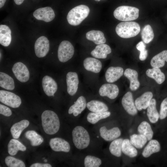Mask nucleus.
Listing matches in <instances>:
<instances>
[{
  "label": "nucleus",
  "mask_w": 167,
  "mask_h": 167,
  "mask_svg": "<svg viewBox=\"0 0 167 167\" xmlns=\"http://www.w3.org/2000/svg\"><path fill=\"white\" fill-rule=\"evenodd\" d=\"M101 163V160L99 158L91 155L86 156L84 161L85 167H99Z\"/></svg>",
  "instance_id": "40"
},
{
  "label": "nucleus",
  "mask_w": 167,
  "mask_h": 167,
  "mask_svg": "<svg viewBox=\"0 0 167 167\" xmlns=\"http://www.w3.org/2000/svg\"><path fill=\"white\" fill-rule=\"evenodd\" d=\"M138 131L139 134L144 135L148 141L152 138L153 131L150 124L146 121H143L140 123L138 126Z\"/></svg>",
  "instance_id": "35"
},
{
  "label": "nucleus",
  "mask_w": 167,
  "mask_h": 167,
  "mask_svg": "<svg viewBox=\"0 0 167 167\" xmlns=\"http://www.w3.org/2000/svg\"><path fill=\"white\" fill-rule=\"evenodd\" d=\"M167 62V50H163L151 59L150 65L152 68H161Z\"/></svg>",
  "instance_id": "24"
},
{
  "label": "nucleus",
  "mask_w": 167,
  "mask_h": 167,
  "mask_svg": "<svg viewBox=\"0 0 167 167\" xmlns=\"http://www.w3.org/2000/svg\"><path fill=\"white\" fill-rule=\"evenodd\" d=\"M89 12V7L85 5L76 6L68 13L66 17L67 21L72 25H78L88 16Z\"/></svg>",
  "instance_id": "5"
},
{
  "label": "nucleus",
  "mask_w": 167,
  "mask_h": 167,
  "mask_svg": "<svg viewBox=\"0 0 167 167\" xmlns=\"http://www.w3.org/2000/svg\"><path fill=\"white\" fill-rule=\"evenodd\" d=\"M73 141L75 147L82 150L89 145L90 139L87 131L81 126H75L72 131Z\"/></svg>",
  "instance_id": "4"
},
{
  "label": "nucleus",
  "mask_w": 167,
  "mask_h": 167,
  "mask_svg": "<svg viewBox=\"0 0 167 167\" xmlns=\"http://www.w3.org/2000/svg\"><path fill=\"white\" fill-rule=\"evenodd\" d=\"M148 55V50L145 49L140 51L139 58L140 60L142 61L145 60L147 58Z\"/></svg>",
  "instance_id": "44"
},
{
  "label": "nucleus",
  "mask_w": 167,
  "mask_h": 167,
  "mask_svg": "<svg viewBox=\"0 0 167 167\" xmlns=\"http://www.w3.org/2000/svg\"><path fill=\"white\" fill-rule=\"evenodd\" d=\"M86 108L90 111L93 112L108 111L107 105L103 101L97 99H92L87 103Z\"/></svg>",
  "instance_id": "23"
},
{
  "label": "nucleus",
  "mask_w": 167,
  "mask_h": 167,
  "mask_svg": "<svg viewBox=\"0 0 167 167\" xmlns=\"http://www.w3.org/2000/svg\"><path fill=\"white\" fill-rule=\"evenodd\" d=\"M42 125L46 134L52 135L57 133L60 126V121L57 114L49 110L44 111L41 115Z\"/></svg>",
  "instance_id": "2"
},
{
  "label": "nucleus",
  "mask_w": 167,
  "mask_h": 167,
  "mask_svg": "<svg viewBox=\"0 0 167 167\" xmlns=\"http://www.w3.org/2000/svg\"><path fill=\"white\" fill-rule=\"evenodd\" d=\"M0 101L2 103L13 108L19 107L21 103L20 97L12 92L0 91Z\"/></svg>",
  "instance_id": "10"
},
{
  "label": "nucleus",
  "mask_w": 167,
  "mask_h": 167,
  "mask_svg": "<svg viewBox=\"0 0 167 167\" xmlns=\"http://www.w3.org/2000/svg\"><path fill=\"white\" fill-rule=\"evenodd\" d=\"M0 86L7 90H12L15 88L14 82L13 78L8 75L0 72Z\"/></svg>",
  "instance_id": "34"
},
{
  "label": "nucleus",
  "mask_w": 167,
  "mask_h": 167,
  "mask_svg": "<svg viewBox=\"0 0 167 167\" xmlns=\"http://www.w3.org/2000/svg\"><path fill=\"white\" fill-rule=\"evenodd\" d=\"M25 135L26 138L30 140L31 145L32 146H39L44 141L42 137L34 131H27L25 132Z\"/></svg>",
  "instance_id": "37"
},
{
  "label": "nucleus",
  "mask_w": 167,
  "mask_h": 167,
  "mask_svg": "<svg viewBox=\"0 0 167 167\" xmlns=\"http://www.w3.org/2000/svg\"><path fill=\"white\" fill-rule=\"evenodd\" d=\"M12 70L16 79L20 82L24 83L29 80L30 76L29 71L23 63L19 62L15 63Z\"/></svg>",
  "instance_id": "13"
},
{
  "label": "nucleus",
  "mask_w": 167,
  "mask_h": 167,
  "mask_svg": "<svg viewBox=\"0 0 167 167\" xmlns=\"http://www.w3.org/2000/svg\"><path fill=\"white\" fill-rule=\"evenodd\" d=\"M159 118L163 119L167 117V97L162 101L160 110Z\"/></svg>",
  "instance_id": "42"
},
{
  "label": "nucleus",
  "mask_w": 167,
  "mask_h": 167,
  "mask_svg": "<svg viewBox=\"0 0 167 167\" xmlns=\"http://www.w3.org/2000/svg\"><path fill=\"white\" fill-rule=\"evenodd\" d=\"M74 52V48L70 42L62 41L58 49V57L59 61L62 63L68 61L73 57Z\"/></svg>",
  "instance_id": "9"
},
{
  "label": "nucleus",
  "mask_w": 167,
  "mask_h": 167,
  "mask_svg": "<svg viewBox=\"0 0 167 167\" xmlns=\"http://www.w3.org/2000/svg\"><path fill=\"white\" fill-rule=\"evenodd\" d=\"M102 67V63L98 59L88 57L84 59L81 68L85 74L87 82L89 84L95 87L99 83L98 77Z\"/></svg>",
  "instance_id": "1"
},
{
  "label": "nucleus",
  "mask_w": 167,
  "mask_h": 167,
  "mask_svg": "<svg viewBox=\"0 0 167 167\" xmlns=\"http://www.w3.org/2000/svg\"><path fill=\"white\" fill-rule=\"evenodd\" d=\"M5 162L9 167H25V165L21 160L12 156H8L5 159Z\"/></svg>",
  "instance_id": "41"
},
{
  "label": "nucleus",
  "mask_w": 167,
  "mask_h": 167,
  "mask_svg": "<svg viewBox=\"0 0 167 167\" xmlns=\"http://www.w3.org/2000/svg\"><path fill=\"white\" fill-rule=\"evenodd\" d=\"M81 92L80 95L78 96L73 104L70 106L68 110L69 114H72L75 117L80 114L86 108V98L83 94H81Z\"/></svg>",
  "instance_id": "12"
},
{
  "label": "nucleus",
  "mask_w": 167,
  "mask_h": 167,
  "mask_svg": "<svg viewBox=\"0 0 167 167\" xmlns=\"http://www.w3.org/2000/svg\"><path fill=\"white\" fill-rule=\"evenodd\" d=\"M11 40V31L7 25H0V43L5 47L8 46Z\"/></svg>",
  "instance_id": "28"
},
{
  "label": "nucleus",
  "mask_w": 167,
  "mask_h": 167,
  "mask_svg": "<svg viewBox=\"0 0 167 167\" xmlns=\"http://www.w3.org/2000/svg\"><path fill=\"white\" fill-rule=\"evenodd\" d=\"M122 138L116 139L110 143L109 149L110 153L113 155L120 157L122 155V145L123 141Z\"/></svg>",
  "instance_id": "36"
},
{
  "label": "nucleus",
  "mask_w": 167,
  "mask_h": 167,
  "mask_svg": "<svg viewBox=\"0 0 167 167\" xmlns=\"http://www.w3.org/2000/svg\"><path fill=\"white\" fill-rule=\"evenodd\" d=\"M99 132L101 137L107 141H113L121 135V131L117 127L108 130L105 126H103L100 129Z\"/></svg>",
  "instance_id": "19"
},
{
  "label": "nucleus",
  "mask_w": 167,
  "mask_h": 167,
  "mask_svg": "<svg viewBox=\"0 0 167 167\" xmlns=\"http://www.w3.org/2000/svg\"><path fill=\"white\" fill-rule=\"evenodd\" d=\"M130 140L132 145L136 148H142L147 143L148 140L143 135L134 134L130 137Z\"/></svg>",
  "instance_id": "38"
},
{
  "label": "nucleus",
  "mask_w": 167,
  "mask_h": 167,
  "mask_svg": "<svg viewBox=\"0 0 167 167\" xmlns=\"http://www.w3.org/2000/svg\"><path fill=\"white\" fill-rule=\"evenodd\" d=\"M49 144L51 148L55 152H69L71 149L69 143L65 139L56 137L50 140Z\"/></svg>",
  "instance_id": "18"
},
{
  "label": "nucleus",
  "mask_w": 167,
  "mask_h": 167,
  "mask_svg": "<svg viewBox=\"0 0 167 167\" xmlns=\"http://www.w3.org/2000/svg\"><path fill=\"white\" fill-rule=\"evenodd\" d=\"M141 36L143 41L145 44L151 42L154 37V34L152 29L149 24L145 25L143 28Z\"/></svg>",
  "instance_id": "39"
},
{
  "label": "nucleus",
  "mask_w": 167,
  "mask_h": 167,
  "mask_svg": "<svg viewBox=\"0 0 167 167\" xmlns=\"http://www.w3.org/2000/svg\"><path fill=\"white\" fill-rule=\"evenodd\" d=\"M44 161L45 162H46L47 161V160H46L45 159V160H44Z\"/></svg>",
  "instance_id": "50"
},
{
  "label": "nucleus",
  "mask_w": 167,
  "mask_h": 167,
  "mask_svg": "<svg viewBox=\"0 0 167 167\" xmlns=\"http://www.w3.org/2000/svg\"><path fill=\"white\" fill-rule=\"evenodd\" d=\"M95 87V92L99 96L111 100L116 98L119 93L118 86L113 83H98Z\"/></svg>",
  "instance_id": "8"
},
{
  "label": "nucleus",
  "mask_w": 167,
  "mask_h": 167,
  "mask_svg": "<svg viewBox=\"0 0 167 167\" xmlns=\"http://www.w3.org/2000/svg\"><path fill=\"white\" fill-rule=\"evenodd\" d=\"M0 113L5 116L9 117L12 114V112L8 107L0 104Z\"/></svg>",
  "instance_id": "43"
},
{
  "label": "nucleus",
  "mask_w": 167,
  "mask_h": 167,
  "mask_svg": "<svg viewBox=\"0 0 167 167\" xmlns=\"http://www.w3.org/2000/svg\"><path fill=\"white\" fill-rule=\"evenodd\" d=\"M110 115L111 113L109 111L99 112H91L88 114L87 119L90 123L95 124L100 120L108 117Z\"/></svg>",
  "instance_id": "33"
},
{
  "label": "nucleus",
  "mask_w": 167,
  "mask_h": 167,
  "mask_svg": "<svg viewBox=\"0 0 167 167\" xmlns=\"http://www.w3.org/2000/svg\"><path fill=\"white\" fill-rule=\"evenodd\" d=\"M26 148L20 142L15 139H11L8 145V152L11 156H14L19 151H24Z\"/></svg>",
  "instance_id": "31"
},
{
  "label": "nucleus",
  "mask_w": 167,
  "mask_h": 167,
  "mask_svg": "<svg viewBox=\"0 0 167 167\" xmlns=\"http://www.w3.org/2000/svg\"><path fill=\"white\" fill-rule=\"evenodd\" d=\"M146 45L143 41L139 42L136 45V49L140 51L146 49Z\"/></svg>",
  "instance_id": "46"
},
{
  "label": "nucleus",
  "mask_w": 167,
  "mask_h": 167,
  "mask_svg": "<svg viewBox=\"0 0 167 167\" xmlns=\"http://www.w3.org/2000/svg\"><path fill=\"white\" fill-rule=\"evenodd\" d=\"M49 49V41L47 37L42 36L36 40L34 45V50L38 57H45L48 53Z\"/></svg>",
  "instance_id": "11"
},
{
  "label": "nucleus",
  "mask_w": 167,
  "mask_h": 167,
  "mask_svg": "<svg viewBox=\"0 0 167 167\" xmlns=\"http://www.w3.org/2000/svg\"><path fill=\"white\" fill-rule=\"evenodd\" d=\"M153 96V95L152 92L148 91L144 92L139 97L137 98L135 101L137 109L141 111L143 109H147Z\"/></svg>",
  "instance_id": "22"
},
{
  "label": "nucleus",
  "mask_w": 167,
  "mask_h": 167,
  "mask_svg": "<svg viewBox=\"0 0 167 167\" xmlns=\"http://www.w3.org/2000/svg\"><path fill=\"white\" fill-rule=\"evenodd\" d=\"M42 83L45 94L48 96H54L58 89L56 81L51 77L46 75L43 78Z\"/></svg>",
  "instance_id": "17"
},
{
  "label": "nucleus",
  "mask_w": 167,
  "mask_h": 167,
  "mask_svg": "<svg viewBox=\"0 0 167 167\" xmlns=\"http://www.w3.org/2000/svg\"><path fill=\"white\" fill-rule=\"evenodd\" d=\"M147 115L151 122H156L159 118V114L156 108V101L152 99L148 106L147 108Z\"/></svg>",
  "instance_id": "30"
},
{
  "label": "nucleus",
  "mask_w": 167,
  "mask_h": 167,
  "mask_svg": "<svg viewBox=\"0 0 167 167\" xmlns=\"http://www.w3.org/2000/svg\"><path fill=\"white\" fill-rule=\"evenodd\" d=\"M33 15L36 19L47 22L52 21L55 17V13L53 9L48 6L36 9L34 12Z\"/></svg>",
  "instance_id": "16"
},
{
  "label": "nucleus",
  "mask_w": 167,
  "mask_h": 167,
  "mask_svg": "<svg viewBox=\"0 0 167 167\" xmlns=\"http://www.w3.org/2000/svg\"><path fill=\"white\" fill-rule=\"evenodd\" d=\"M66 80L67 92L70 96H76L82 89L77 70L68 72L66 75Z\"/></svg>",
  "instance_id": "7"
},
{
  "label": "nucleus",
  "mask_w": 167,
  "mask_h": 167,
  "mask_svg": "<svg viewBox=\"0 0 167 167\" xmlns=\"http://www.w3.org/2000/svg\"><path fill=\"white\" fill-rule=\"evenodd\" d=\"M15 3L17 5L21 4L24 0H14Z\"/></svg>",
  "instance_id": "47"
},
{
  "label": "nucleus",
  "mask_w": 167,
  "mask_h": 167,
  "mask_svg": "<svg viewBox=\"0 0 167 167\" xmlns=\"http://www.w3.org/2000/svg\"><path fill=\"white\" fill-rule=\"evenodd\" d=\"M86 36L88 40L93 41L97 45L105 44L106 41L104 34L100 31H90L86 33Z\"/></svg>",
  "instance_id": "27"
},
{
  "label": "nucleus",
  "mask_w": 167,
  "mask_h": 167,
  "mask_svg": "<svg viewBox=\"0 0 167 167\" xmlns=\"http://www.w3.org/2000/svg\"><path fill=\"white\" fill-rule=\"evenodd\" d=\"M94 0L96 1L99 2V1H100L101 0Z\"/></svg>",
  "instance_id": "49"
},
{
  "label": "nucleus",
  "mask_w": 167,
  "mask_h": 167,
  "mask_svg": "<svg viewBox=\"0 0 167 167\" xmlns=\"http://www.w3.org/2000/svg\"><path fill=\"white\" fill-rule=\"evenodd\" d=\"M29 121L23 120L14 124L11 128V132L13 138L18 139L22 131L29 125Z\"/></svg>",
  "instance_id": "29"
},
{
  "label": "nucleus",
  "mask_w": 167,
  "mask_h": 167,
  "mask_svg": "<svg viewBox=\"0 0 167 167\" xmlns=\"http://www.w3.org/2000/svg\"><path fill=\"white\" fill-rule=\"evenodd\" d=\"M6 0H0V8H1L2 7L6 2Z\"/></svg>",
  "instance_id": "48"
},
{
  "label": "nucleus",
  "mask_w": 167,
  "mask_h": 167,
  "mask_svg": "<svg viewBox=\"0 0 167 167\" xmlns=\"http://www.w3.org/2000/svg\"><path fill=\"white\" fill-rule=\"evenodd\" d=\"M140 27L137 23L125 21L120 23L116 26L115 31L120 37L128 38L134 37L140 32Z\"/></svg>",
  "instance_id": "3"
},
{
  "label": "nucleus",
  "mask_w": 167,
  "mask_h": 167,
  "mask_svg": "<svg viewBox=\"0 0 167 167\" xmlns=\"http://www.w3.org/2000/svg\"><path fill=\"white\" fill-rule=\"evenodd\" d=\"M161 146L159 142L156 140L151 139L144 149L142 155L145 158L149 157L153 153L159 152Z\"/></svg>",
  "instance_id": "26"
},
{
  "label": "nucleus",
  "mask_w": 167,
  "mask_h": 167,
  "mask_svg": "<svg viewBox=\"0 0 167 167\" xmlns=\"http://www.w3.org/2000/svg\"><path fill=\"white\" fill-rule=\"evenodd\" d=\"M30 167H51V165L47 163H35L32 164Z\"/></svg>",
  "instance_id": "45"
},
{
  "label": "nucleus",
  "mask_w": 167,
  "mask_h": 167,
  "mask_svg": "<svg viewBox=\"0 0 167 167\" xmlns=\"http://www.w3.org/2000/svg\"><path fill=\"white\" fill-rule=\"evenodd\" d=\"M146 74L148 77L154 79L159 84H162L166 79L165 74L160 68L149 69L146 71Z\"/></svg>",
  "instance_id": "25"
},
{
  "label": "nucleus",
  "mask_w": 167,
  "mask_h": 167,
  "mask_svg": "<svg viewBox=\"0 0 167 167\" xmlns=\"http://www.w3.org/2000/svg\"><path fill=\"white\" fill-rule=\"evenodd\" d=\"M139 11V9L135 7L122 6L115 9L113 12V15L116 19L120 21H131L138 18Z\"/></svg>",
  "instance_id": "6"
},
{
  "label": "nucleus",
  "mask_w": 167,
  "mask_h": 167,
  "mask_svg": "<svg viewBox=\"0 0 167 167\" xmlns=\"http://www.w3.org/2000/svg\"><path fill=\"white\" fill-rule=\"evenodd\" d=\"M122 150L124 154L130 157H135L138 154L137 150L131 143L130 140L128 139H123Z\"/></svg>",
  "instance_id": "32"
},
{
  "label": "nucleus",
  "mask_w": 167,
  "mask_h": 167,
  "mask_svg": "<svg viewBox=\"0 0 167 167\" xmlns=\"http://www.w3.org/2000/svg\"><path fill=\"white\" fill-rule=\"evenodd\" d=\"M121 104L124 110L129 114L134 116L137 114L138 110L131 92H127L123 96L121 100Z\"/></svg>",
  "instance_id": "15"
},
{
  "label": "nucleus",
  "mask_w": 167,
  "mask_h": 167,
  "mask_svg": "<svg viewBox=\"0 0 167 167\" xmlns=\"http://www.w3.org/2000/svg\"><path fill=\"white\" fill-rule=\"evenodd\" d=\"M124 75L130 81L129 88L132 91L137 90L140 85V83L138 79V74L135 70L127 68L124 71Z\"/></svg>",
  "instance_id": "20"
},
{
  "label": "nucleus",
  "mask_w": 167,
  "mask_h": 167,
  "mask_svg": "<svg viewBox=\"0 0 167 167\" xmlns=\"http://www.w3.org/2000/svg\"><path fill=\"white\" fill-rule=\"evenodd\" d=\"M112 52L110 47L105 44L97 45L90 53L92 57L98 59H105Z\"/></svg>",
  "instance_id": "21"
},
{
  "label": "nucleus",
  "mask_w": 167,
  "mask_h": 167,
  "mask_svg": "<svg viewBox=\"0 0 167 167\" xmlns=\"http://www.w3.org/2000/svg\"><path fill=\"white\" fill-rule=\"evenodd\" d=\"M124 71L120 66H110L106 70L105 79L106 82L114 83L117 81L123 75Z\"/></svg>",
  "instance_id": "14"
}]
</instances>
